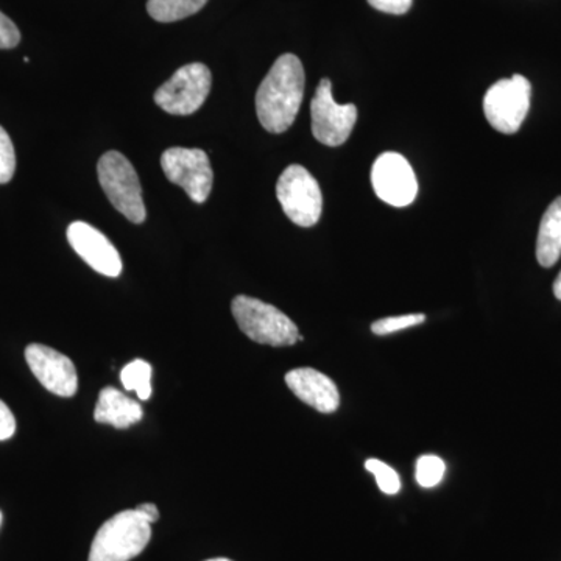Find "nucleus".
Segmentation results:
<instances>
[{
    "label": "nucleus",
    "instance_id": "24",
    "mask_svg": "<svg viewBox=\"0 0 561 561\" xmlns=\"http://www.w3.org/2000/svg\"><path fill=\"white\" fill-rule=\"evenodd\" d=\"M16 432V420L9 405L0 400V442L9 440Z\"/></svg>",
    "mask_w": 561,
    "mask_h": 561
},
{
    "label": "nucleus",
    "instance_id": "25",
    "mask_svg": "<svg viewBox=\"0 0 561 561\" xmlns=\"http://www.w3.org/2000/svg\"><path fill=\"white\" fill-rule=\"evenodd\" d=\"M135 511L138 512L139 516H142L147 523L153 524L160 519V511H158L157 505L151 504V502L140 504L139 507L135 508Z\"/></svg>",
    "mask_w": 561,
    "mask_h": 561
},
{
    "label": "nucleus",
    "instance_id": "13",
    "mask_svg": "<svg viewBox=\"0 0 561 561\" xmlns=\"http://www.w3.org/2000/svg\"><path fill=\"white\" fill-rule=\"evenodd\" d=\"M291 393L321 413H332L341 405V393L330 376L313 368H297L286 375Z\"/></svg>",
    "mask_w": 561,
    "mask_h": 561
},
{
    "label": "nucleus",
    "instance_id": "23",
    "mask_svg": "<svg viewBox=\"0 0 561 561\" xmlns=\"http://www.w3.org/2000/svg\"><path fill=\"white\" fill-rule=\"evenodd\" d=\"M368 3L373 9L382 11V13L400 16L412 9L413 0H368Z\"/></svg>",
    "mask_w": 561,
    "mask_h": 561
},
{
    "label": "nucleus",
    "instance_id": "10",
    "mask_svg": "<svg viewBox=\"0 0 561 561\" xmlns=\"http://www.w3.org/2000/svg\"><path fill=\"white\" fill-rule=\"evenodd\" d=\"M371 184L376 195L394 208L412 205L419 194V183L412 165L394 151H387L375 161Z\"/></svg>",
    "mask_w": 561,
    "mask_h": 561
},
{
    "label": "nucleus",
    "instance_id": "19",
    "mask_svg": "<svg viewBox=\"0 0 561 561\" xmlns=\"http://www.w3.org/2000/svg\"><path fill=\"white\" fill-rule=\"evenodd\" d=\"M365 468L370 471L378 482L379 490L386 494H397L401 490L400 474L378 459H368L365 461Z\"/></svg>",
    "mask_w": 561,
    "mask_h": 561
},
{
    "label": "nucleus",
    "instance_id": "21",
    "mask_svg": "<svg viewBox=\"0 0 561 561\" xmlns=\"http://www.w3.org/2000/svg\"><path fill=\"white\" fill-rule=\"evenodd\" d=\"M16 171V154L9 133L0 127V184H5L13 179Z\"/></svg>",
    "mask_w": 561,
    "mask_h": 561
},
{
    "label": "nucleus",
    "instance_id": "28",
    "mask_svg": "<svg viewBox=\"0 0 561 561\" xmlns=\"http://www.w3.org/2000/svg\"><path fill=\"white\" fill-rule=\"evenodd\" d=\"M2 519H3L2 512H0V526H2Z\"/></svg>",
    "mask_w": 561,
    "mask_h": 561
},
{
    "label": "nucleus",
    "instance_id": "15",
    "mask_svg": "<svg viewBox=\"0 0 561 561\" xmlns=\"http://www.w3.org/2000/svg\"><path fill=\"white\" fill-rule=\"evenodd\" d=\"M561 256V197L556 198L540 224L537 241V260L542 267L549 268L559 262Z\"/></svg>",
    "mask_w": 561,
    "mask_h": 561
},
{
    "label": "nucleus",
    "instance_id": "18",
    "mask_svg": "<svg viewBox=\"0 0 561 561\" xmlns=\"http://www.w3.org/2000/svg\"><path fill=\"white\" fill-rule=\"evenodd\" d=\"M445 461L437 456H423L416 461L415 478L420 486L423 489H432L445 478Z\"/></svg>",
    "mask_w": 561,
    "mask_h": 561
},
{
    "label": "nucleus",
    "instance_id": "4",
    "mask_svg": "<svg viewBox=\"0 0 561 561\" xmlns=\"http://www.w3.org/2000/svg\"><path fill=\"white\" fill-rule=\"evenodd\" d=\"M99 181L111 205L131 224H144L147 217L142 187L135 168L119 151H106L99 160Z\"/></svg>",
    "mask_w": 561,
    "mask_h": 561
},
{
    "label": "nucleus",
    "instance_id": "12",
    "mask_svg": "<svg viewBox=\"0 0 561 561\" xmlns=\"http://www.w3.org/2000/svg\"><path fill=\"white\" fill-rule=\"evenodd\" d=\"M68 241L92 271L108 278L121 275L124 265L119 251L98 228L91 227L87 221H73L68 228Z\"/></svg>",
    "mask_w": 561,
    "mask_h": 561
},
{
    "label": "nucleus",
    "instance_id": "3",
    "mask_svg": "<svg viewBox=\"0 0 561 561\" xmlns=\"http://www.w3.org/2000/svg\"><path fill=\"white\" fill-rule=\"evenodd\" d=\"M151 524L136 511H124L108 519L91 545L88 561H130L149 546Z\"/></svg>",
    "mask_w": 561,
    "mask_h": 561
},
{
    "label": "nucleus",
    "instance_id": "11",
    "mask_svg": "<svg viewBox=\"0 0 561 561\" xmlns=\"http://www.w3.org/2000/svg\"><path fill=\"white\" fill-rule=\"evenodd\" d=\"M25 360L44 389L61 398H70L79 389L76 365L65 354L39 343H32L25 350Z\"/></svg>",
    "mask_w": 561,
    "mask_h": 561
},
{
    "label": "nucleus",
    "instance_id": "17",
    "mask_svg": "<svg viewBox=\"0 0 561 561\" xmlns=\"http://www.w3.org/2000/svg\"><path fill=\"white\" fill-rule=\"evenodd\" d=\"M121 381L125 390L136 391L139 400L147 401L151 397V365L142 359L131 360L121 371Z\"/></svg>",
    "mask_w": 561,
    "mask_h": 561
},
{
    "label": "nucleus",
    "instance_id": "9",
    "mask_svg": "<svg viewBox=\"0 0 561 561\" xmlns=\"http://www.w3.org/2000/svg\"><path fill=\"white\" fill-rule=\"evenodd\" d=\"M312 133L323 146L339 147L348 140L357 121L356 105H339L330 79L320 81L311 103Z\"/></svg>",
    "mask_w": 561,
    "mask_h": 561
},
{
    "label": "nucleus",
    "instance_id": "7",
    "mask_svg": "<svg viewBox=\"0 0 561 561\" xmlns=\"http://www.w3.org/2000/svg\"><path fill=\"white\" fill-rule=\"evenodd\" d=\"M213 76L208 66L192 62L176 70L171 80L165 81L154 92V102L173 116H190L202 108L208 99Z\"/></svg>",
    "mask_w": 561,
    "mask_h": 561
},
{
    "label": "nucleus",
    "instance_id": "20",
    "mask_svg": "<svg viewBox=\"0 0 561 561\" xmlns=\"http://www.w3.org/2000/svg\"><path fill=\"white\" fill-rule=\"evenodd\" d=\"M426 321L424 313H409V316L389 317V319H382L375 321L371 324V331L376 335H389L393 332L409 330V328L419 327Z\"/></svg>",
    "mask_w": 561,
    "mask_h": 561
},
{
    "label": "nucleus",
    "instance_id": "26",
    "mask_svg": "<svg viewBox=\"0 0 561 561\" xmlns=\"http://www.w3.org/2000/svg\"><path fill=\"white\" fill-rule=\"evenodd\" d=\"M553 295H556L557 300H561V272L557 276L556 283H553Z\"/></svg>",
    "mask_w": 561,
    "mask_h": 561
},
{
    "label": "nucleus",
    "instance_id": "14",
    "mask_svg": "<svg viewBox=\"0 0 561 561\" xmlns=\"http://www.w3.org/2000/svg\"><path fill=\"white\" fill-rule=\"evenodd\" d=\"M142 416V405L114 387H105L99 394L94 411L98 423L110 424L116 430H128L133 424L139 423Z\"/></svg>",
    "mask_w": 561,
    "mask_h": 561
},
{
    "label": "nucleus",
    "instance_id": "6",
    "mask_svg": "<svg viewBox=\"0 0 561 561\" xmlns=\"http://www.w3.org/2000/svg\"><path fill=\"white\" fill-rule=\"evenodd\" d=\"M530 81L523 76L496 81L483 98V113L494 130L515 135L530 110Z\"/></svg>",
    "mask_w": 561,
    "mask_h": 561
},
{
    "label": "nucleus",
    "instance_id": "8",
    "mask_svg": "<svg viewBox=\"0 0 561 561\" xmlns=\"http://www.w3.org/2000/svg\"><path fill=\"white\" fill-rule=\"evenodd\" d=\"M161 168L168 180L186 192L192 202L202 205L208 201L214 173L206 151L171 147L162 153Z\"/></svg>",
    "mask_w": 561,
    "mask_h": 561
},
{
    "label": "nucleus",
    "instance_id": "22",
    "mask_svg": "<svg viewBox=\"0 0 561 561\" xmlns=\"http://www.w3.org/2000/svg\"><path fill=\"white\" fill-rule=\"evenodd\" d=\"M21 32L9 16L0 11V49H14L20 44Z\"/></svg>",
    "mask_w": 561,
    "mask_h": 561
},
{
    "label": "nucleus",
    "instance_id": "27",
    "mask_svg": "<svg viewBox=\"0 0 561 561\" xmlns=\"http://www.w3.org/2000/svg\"><path fill=\"white\" fill-rule=\"evenodd\" d=\"M205 561H232V560L224 559V557H219V559H210V560H205Z\"/></svg>",
    "mask_w": 561,
    "mask_h": 561
},
{
    "label": "nucleus",
    "instance_id": "5",
    "mask_svg": "<svg viewBox=\"0 0 561 561\" xmlns=\"http://www.w3.org/2000/svg\"><path fill=\"white\" fill-rule=\"evenodd\" d=\"M276 197L284 214L298 227L311 228L319 224L323 195L317 180L302 165L291 164L280 173Z\"/></svg>",
    "mask_w": 561,
    "mask_h": 561
},
{
    "label": "nucleus",
    "instance_id": "16",
    "mask_svg": "<svg viewBox=\"0 0 561 561\" xmlns=\"http://www.w3.org/2000/svg\"><path fill=\"white\" fill-rule=\"evenodd\" d=\"M208 0H149L147 11L157 22H176L198 13Z\"/></svg>",
    "mask_w": 561,
    "mask_h": 561
},
{
    "label": "nucleus",
    "instance_id": "2",
    "mask_svg": "<svg viewBox=\"0 0 561 561\" xmlns=\"http://www.w3.org/2000/svg\"><path fill=\"white\" fill-rule=\"evenodd\" d=\"M231 311L243 334L261 345L291 346L302 341L297 324L268 302L239 295Z\"/></svg>",
    "mask_w": 561,
    "mask_h": 561
},
{
    "label": "nucleus",
    "instance_id": "1",
    "mask_svg": "<svg viewBox=\"0 0 561 561\" xmlns=\"http://www.w3.org/2000/svg\"><path fill=\"white\" fill-rule=\"evenodd\" d=\"M305 81L300 58L280 55L256 94L257 119L265 130L275 135L289 130L300 113Z\"/></svg>",
    "mask_w": 561,
    "mask_h": 561
}]
</instances>
